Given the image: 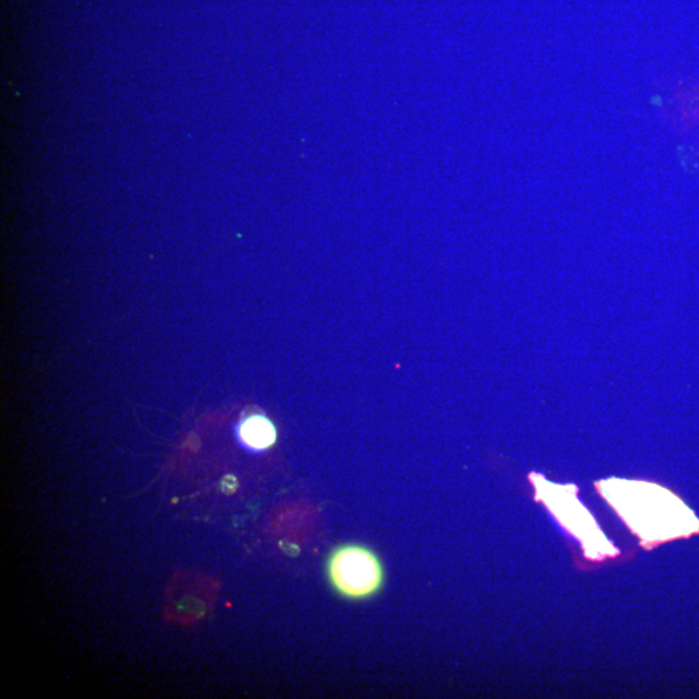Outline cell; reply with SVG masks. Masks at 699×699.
Masks as SVG:
<instances>
[{
	"mask_svg": "<svg viewBox=\"0 0 699 699\" xmlns=\"http://www.w3.org/2000/svg\"><path fill=\"white\" fill-rule=\"evenodd\" d=\"M328 574L341 595L354 599L370 597L383 583V567L377 556L359 546L335 550L329 559Z\"/></svg>",
	"mask_w": 699,
	"mask_h": 699,
	"instance_id": "6da1fadb",
	"label": "cell"
},
{
	"mask_svg": "<svg viewBox=\"0 0 699 699\" xmlns=\"http://www.w3.org/2000/svg\"><path fill=\"white\" fill-rule=\"evenodd\" d=\"M240 440L246 447L264 451L277 442V429L273 423L264 416H252L243 421L238 428Z\"/></svg>",
	"mask_w": 699,
	"mask_h": 699,
	"instance_id": "7a4b0ae2",
	"label": "cell"
},
{
	"mask_svg": "<svg viewBox=\"0 0 699 699\" xmlns=\"http://www.w3.org/2000/svg\"><path fill=\"white\" fill-rule=\"evenodd\" d=\"M222 486L224 492L231 493L236 490V479L233 477H228L224 479Z\"/></svg>",
	"mask_w": 699,
	"mask_h": 699,
	"instance_id": "3957f363",
	"label": "cell"
}]
</instances>
